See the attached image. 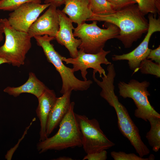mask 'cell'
Instances as JSON below:
<instances>
[{
	"mask_svg": "<svg viewBox=\"0 0 160 160\" xmlns=\"http://www.w3.org/2000/svg\"><path fill=\"white\" fill-rule=\"evenodd\" d=\"M104 21L117 26L120 33L116 39L125 48L132 47L133 43L147 32L149 23L140 11L138 5L134 4L111 14L98 15L92 14L87 21Z\"/></svg>",
	"mask_w": 160,
	"mask_h": 160,
	"instance_id": "obj_1",
	"label": "cell"
},
{
	"mask_svg": "<svg viewBox=\"0 0 160 160\" xmlns=\"http://www.w3.org/2000/svg\"><path fill=\"white\" fill-rule=\"evenodd\" d=\"M114 79L108 77L99 82L101 89L100 95L114 109L121 132L130 141L139 156L143 157L148 155L150 151L142 141L139 130L130 117L126 107L119 101L114 92Z\"/></svg>",
	"mask_w": 160,
	"mask_h": 160,
	"instance_id": "obj_2",
	"label": "cell"
},
{
	"mask_svg": "<svg viewBox=\"0 0 160 160\" xmlns=\"http://www.w3.org/2000/svg\"><path fill=\"white\" fill-rule=\"evenodd\" d=\"M75 104L74 102H71L56 133L37 143V149L39 153L50 150H61L82 147L81 134L74 112Z\"/></svg>",
	"mask_w": 160,
	"mask_h": 160,
	"instance_id": "obj_3",
	"label": "cell"
},
{
	"mask_svg": "<svg viewBox=\"0 0 160 160\" xmlns=\"http://www.w3.org/2000/svg\"><path fill=\"white\" fill-rule=\"evenodd\" d=\"M0 27L5 37L4 43L0 47V57L13 66L23 65L26 55L31 47V38L28 33L14 28L7 18L0 19Z\"/></svg>",
	"mask_w": 160,
	"mask_h": 160,
	"instance_id": "obj_4",
	"label": "cell"
},
{
	"mask_svg": "<svg viewBox=\"0 0 160 160\" xmlns=\"http://www.w3.org/2000/svg\"><path fill=\"white\" fill-rule=\"evenodd\" d=\"M38 45L43 49L49 62L52 64L59 73L62 82L60 92L63 94L68 91H83L87 90L92 84L90 80L82 81L74 75L71 68L65 65L62 60V56L56 51L50 42L55 39L47 35L34 37Z\"/></svg>",
	"mask_w": 160,
	"mask_h": 160,
	"instance_id": "obj_5",
	"label": "cell"
},
{
	"mask_svg": "<svg viewBox=\"0 0 160 160\" xmlns=\"http://www.w3.org/2000/svg\"><path fill=\"white\" fill-rule=\"evenodd\" d=\"M88 24L84 22L74 28L75 37L80 39L81 43L78 48L84 52L96 54L103 49L105 44L109 40L116 38L120 33L119 28L110 23L107 28L98 27L97 21Z\"/></svg>",
	"mask_w": 160,
	"mask_h": 160,
	"instance_id": "obj_6",
	"label": "cell"
},
{
	"mask_svg": "<svg viewBox=\"0 0 160 160\" xmlns=\"http://www.w3.org/2000/svg\"><path fill=\"white\" fill-rule=\"evenodd\" d=\"M150 84L147 81L140 82L132 79L128 83L120 81L118 84L119 95L124 98L133 101L136 107L135 116L145 121L151 117L160 118V114L151 105L148 100L150 94L148 90Z\"/></svg>",
	"mask_w": 160,
	"mask_h": 160,
	"instance_id": "obj_7",
	"label": "cell"
},
{
	"mask_svg": "<svg viewBox=\"0 0 160 160\" xmlns=\"http://www.w3.org/2000/svg\"><path fill=\"white\" fill-rule=\"evenodd\" d=\"M75 115L81 134L82 146L87 154L106 150L115 145L104 134L97 120L89 119L84 115Z\"/></svg>",
	"mask_w": 160,
	"mask_h": 160,
	"instance_id": "obj_8",
	"label": "cell"
},
{
	"mask_svg": "<svg viewBox=\"0 0 160 160\" xmlns=\"http://www.w3.org/2000/svg\"><path fill=\"white\" fill-rule=\"evenodd\" d=\"M110 52V51L103 49L96 54H90L79 49L76 58H66L63 56L62 60L66 64L72 65L73 68H71L73 72L80 70L84 80L87 81V70L88 68H92L93 73H95L98 72L100 78L106 76L105 70L101 65H108L111 63L106 57Z\"/></svg>",
	"mask_w": 160,
	"mask_h": 160,
	"instance_id": "obj_9",
	"label": "cell"
},
{
	"mask_svg": "<svg viewBox=\"0 0 160 160\" xmlns=\"http://www.w3.org/2000/svg\"><path fill=\"white\" fill-rule=\"evenodd\" d=\"M155 15L150 13L148 15L149 26L145 38L140 44L131 52L121 55H113L112 57L113 61L127 60L129 68L137 72L141 62L146 59L151 50L148 44L151 36L156 32L160 31V18L156 19Z\"/></svg>",
	"mask_w": 160,
	"mask_h": 160,
	"instance_id": "obj_10",
	"label": "cell"
},
{
	"mask_svg": "<svg viewBox=\"0 0 160 160\" xmlns=\"http://www.w3.org/2000/svg\"><path fill=\"white\" fill-rule=\"evenodd\" d=\"M50 5L33 2L25 3L9 14L8 21L15 29L28 33L32 24Z\"/></svg>",
	"mask_w": 160,
	"mask_h": 160,
	"instance_id": "obj_11",
	"label": "cell"
},
{
	"mask_svg": "<svg viewBox=\"0 0 160 160\" xmlns=\"http://www.w3.org/2000/svg\"><path fill=\"white\" fill-rule=\"evenodd\" d=\"M57 8L50 5L32 24L28 32L31 38L44 35L55 37L59 28Z\"/></svg>",
	"mask_w": 160,
	"mask_h": 160,
	"instance_id": "obj_12",
	"label": "cell"
},
{
	"mask_svg": "<svg viewBox=\"0 0 160 160\" xmlns=\"http://www.w3.org/2000/svg\"><path fill=\"white\" fill-rule=\"evenodd\" d=\"M57 12L59 28L55 39L58 43L66 48L71 57L75 58L78 55V49L81 44V40L75 38L73 35V31L75 28L71 20L62 10L57 9Z\"/></svg>",
	"mask_w": 160,
	"mask_h": 160,
	"instance_id": "obj_13",
	"label": "cell"
},
{
	"mask_svg": "<svg viewBox=\"0 0 160 160\" xmlns=\"http://www.w3.org/2000/svg\"><path fill=\"white\" fill-rule=\"evenodd\" d=\"M72 91H69L57 97L49 114L46 127V136L47 138L59 125L66 114L71 104Z\"/></svg>",
	"mask_w": 160,
	"mask_h": 160,
	"instance_id": "obj_14",
	"label": "cell"
},
{
	"mask_svg": "<svg viewBox=\"0 0 160 160\" xmlns=\"http://www.w3.org/2000/svg\"><path fill=\"white\" fill-rule=\"evenodd\" d=\"M57 98L54 91L48 88L38 98L39 104L36 112L40 123L39 141L47 138L46 134L47 121Z\"/></svg>",
	"mask_w": 160,
	"mask_h": 160,
	"instance_id": "obj_15",
	"label": "cell"
},
{
	"mask_svg": "<svg viewBox=\"0 0 160 160\" xmlns=\"http://www.w3.org/2000/svg\"><path fill=\"white\" fill-rule=\"evenodd\" d=\"M62 11L77 25L85 22L92 15L89 0H64Z\"/></svg>",
	"mask_w": 160,
	"mask_h": 160,
	"instance_id": "obj_16",
	"label": "cell"
},
{
	"mask_svg": "<svg viewBox=\"0 0 160 160\" xmlns=\"http://www.w3.org/2000/svg\"><path fill=\"white\" fill-rule=\"evenodd\" d=\"M48 88L37 78L34 73L31 72L29 73L28 79L24 84L17 87H7L4 89V92L15 97L22 93H30L38 98Z\"/></svg>",
	"mask_w": 160,
	"mask_h": 160,
	"instance_id": "obj_17",
	"label": "cell"
},
{
	"mask_svg": "<svg viewBox=\"0 0 160 160\" xmlns=\"http://www.w3.org/2000/svg\"><path fill=\"white\" fill-rule=\"evenodd\" d=\"M148 121L151 128L147 133L146 137L153 151L157 152L160 148V118L151 117Z\"/></svg>",
	"mask_w": 160,
	"mask_h": 160,
	"instance_id": "obj_18",
	"label": "cell"
},
{
	"mask_svg": "<svg viewBox=\"0 0 160 160\" xmlns=\"http://www.w3.org/2000/svg\"><path fill=\"white\" fill-rule=\"evenodd\" d=\"M90 9L93 14L105 15L112 14L116 11L107 0H89Z\"/></svg>",
	"mask_w": 160,
	"mask_h": 160,
	"instance_id": "obj_19",
	"label": "cell"
},
{
	"mask_svg": "<svg viewBox=\"0 0 160 160\" xmlns=\"http://www.w3.org/2000/svg\"><path fill=\"white\" fill-rule=\"evenodd\" d=\"M138 8L145 15L148 13L160 14V0H135Z\"/></svg>",
	"mask_w": 160,
	"mask_h": 160,
	"instance_id": "obj_20",
	"label": "cell"
},
{
	"mask_svg": "<svg viewBox=\"0 0 160 160\" xmlns=\"http://www.w3.org/2000/svg\"><path fill=\"white\" fill-rule=\"evenodd\" d=\"M139 70L143 74L152 75L158 78L160 77V64L154 63L151 60L145 59L143 60Z\"/></svg>",
	"mask_w": 160,
	"mask_h": 160,
	"instance_id": "obj_21",
	"label": "cell"
},
{
	"mask_svg": "<svg viewBox=\"0 0 160 160\" xmlns=\"http://www.w3.org/2000/svg\"><path fill=\"white\" fill-rule=\"evenodd\" d=\"M42 0H1L0 10L4 11L14 10L22 5L28 2L41 3Z\"/></svg>",
	"mask_w": 160,
	"mask_h": 160,
	"instance_id": "obj_22",
	"label": "cell"
},
{
	"mask_svg": "<svg viewBox=\"0 0 160 160\" xmlns=\"http://www.w3.org/2000/svg\"><path fill=\"white\" fill-rule=\"evenodd\" d=\"M111 155L114 160H149L148 158H143L134 153H127L121 151H112Z\"/></svg>",
	"mask_w": 160,
	"mask_h": 160,
	"instance_id": "obj_23",
	"label": "cell"
},
{
	"mask_svg": "<svg viewBox=\"0 0 160 160\" xmlns=\"http://www.w3.org/2000/svg\"><path fill=\"white\" fill-rule=\"evenodd\" d=\"M115 11L120 10L137 3L135 0H107Z\"/></svg>",
	"mask_w": 160,
	"mask_h": 160,
	"instance_id": "obj_24",
	"label": "cell"
},
{
	"mask_svg": "<svg viewBox=\"0 0 160 160\" xmlns=\"http://www.w3.org/2000/svg\"><path fill=\"white\" fill-rule=\"evenodd\" d=\"M107 152L106 150L93 152L84 156L83 160H105L107 158Z\"/></svg>",
	"mask_w": 160,
	"mask_h": 160,
	"instance_id": "obj_25",
	"label": "cell"
},
{
	"mask_svg": "<svg viewBox=\"0 0 160 160\" xmlns=\"http://www.w3.org/2000/svg\"><path fill=\"white\" fill-rule=\"evenodd\" d=\"M147 59H151L156 63L160 64V46L154 49H151Z\"/></svg>",
	"mask_w": 160,
	"mask_h": 160,
	"instance_id": "obj_26",
	"label": "cell"
},
{
	"mask_svg": "<svg viewBox=\"0 0 160 160\" xmlns=\"http://www.w3.org/2000/svg\"><path fill=\"white\" fill-rule=\"evenodd\" d=\"M64 0H44V4H50L56 7L64 4Z\"/></svg>",
	"mask_w": 160,
	"mask_h": 160,
	"instance_id": "obj_27",
	"label": "cell"
},
{
	"mask_svg": "<svg viewBox=\"0 0 160 160\" xmlns=\"http://www.w3.org/2000/svg\"><path fill=\"white\" fill-rule=\"evenodd\" d=\"M55 160H73L72 158L69 157L63 156L59 157L57 158Z\"/></svg>",
	"mask_w": 160,
	"mask_h": 160,
	"instance_id": "obj_28",
	"label": "cell"
},
{
	"mask_svg": "<svg viewBox=\"0 0 160 160\" xmlns=\"http://www.w3.org/2000/svg\"><path fill=\"white\" fill-rule=\"evenodd\" d=\"M4 33L3 31L0 27V42H1L3 39V34Z\"/></svg>",
	"mask_w": 160,
	"mask_h": 160,
	"instance_id": "obj_29",
	"label": "cell"
},
{
	"mask_svg": "<svg viewBox=\"0 0 160 160\" xmlns=\"http://www.w3.org/2000/svg\"><path fill=\"white\" fill-rule=\"evenodd\" d=\"M5 63L9 64L7 60L4 58L0 57V65Z\"/></svg>",
	"mask_w": 160,
	"mask_h": 160,
	"instance_id": "obj_30",
	"label": "cell"
},
{
	"mask_svg": "<svg viewBox=\"0 0 160 160\" xmlns=\"http://www.w3.org/2000/svg\"><path fill=\"white\" fill-rule=\"evenodd\" d=\"M149 160H154V156L153 154L151 155L148 158Z\"/></svg>",
	"mask_w": 160,
	"mask_h": 160,
	"instance_id": "obj_31",
	"label": "cell"
},
{
	"mask_svg": "<svg viewBox=\"0 0 160 160\" xmlns=\"http://www.w3.org/2000/svg\"><path fill=\"white\" fill-rule=\"evenodd\" d=\"M1 0H0V1Z\"/></svg>",
	"mask_w": 160,
	"mask_h": 160,
	"instance_id": "obj_32",
	"label": "cell"
}]
</instances>
